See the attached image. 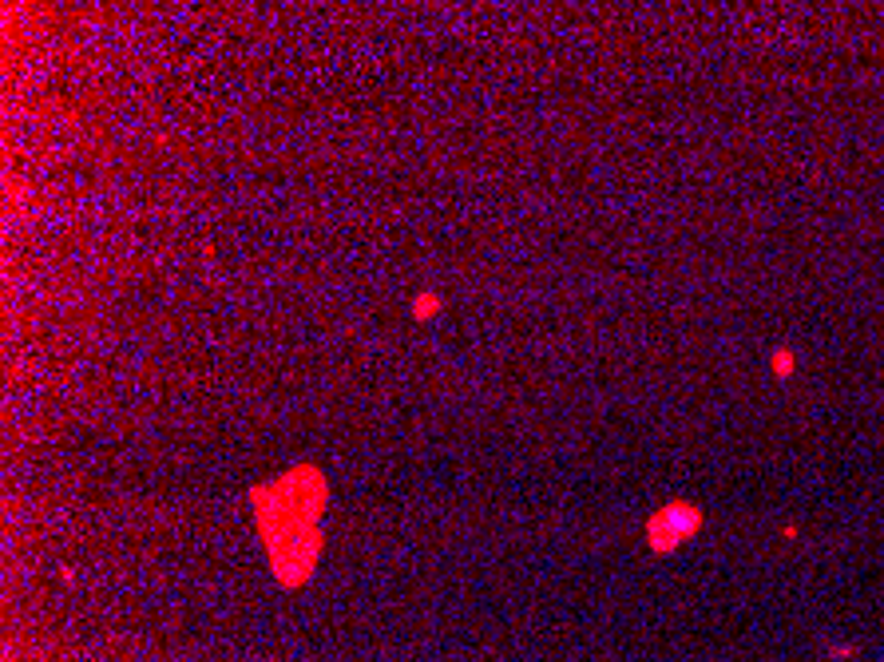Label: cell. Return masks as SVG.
<instances>
[{"label":"cell","instance_id":"6da1fadb","mask_svg":"<svg viewBox=\"0 0 884 662\" xmlns=\"http://www.w3.org/2000/svg\"><path fill=\"white\" fill-rule=\"evenodd\" d=\"M698 528H702V508L698 504H686V500H670L666 508H658L646 520V543H651V552L666 555L682 540H690Z\"/></svg>","mask_w":884,"mask_h":662},{"label":"cell","instance_id":"7a4b0ae2","mask_svg":"<svg viewBox=\"0 0 884 662\" xmlns=\"http://www.w3.org/2000/svg\"><path fill=\"white\" fill-rule=\"evenodd\" d=\"M769 369H774V377H793V369H797V357H793V349H774V357H769Z\"/></svg>","mask_w":884,"mask_h":662},{"label":"cell","instance_id":"3957f363","mask_svg":"<svg viewBox=\"0 0 884 662\" xmlns=\"http://www.w3.org/2000/svg\"><path fill=\"white\" fill-rule=\"evenodd\" d=\"M441 306H444V301L436 298V294H421V298L412 301V318H417V321H429L432 313H441Z\"/></svg>","mask_w":884,"mask_h":662}]
</instances>
